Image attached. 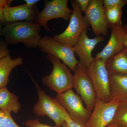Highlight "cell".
Instances as JSON below:
<instances>
[{"mask_svg":"<svg viewBox=\"0 0 127 127\" xmlns=\"http://www.w3.org/2000/svg\"><path fill=\"white\" fill-rule=\"evenodd\" d=\"M41 27L35 22L21 21L8 23L3 28L2 36L7 44L22 43L27 48L38 47L41 39Z\"/></svg>","mask_w":127,"mask_h":127,"instance_id":"cell-1","label":"cell"},{"mask_svg":"<svg viewBox=\"0 0 127 127\" xmlns=\"http://www.w3.org/2000/svg\"><path fill=\"white\" fill-rule=\"evenodd\" d=\"M46 58L52 64L53 70L51 74L42 78L43 84L57 94L72 89L73 75L70 68L55 56L48 55Z\"/></svg>","mask_w":127,"mask_h":127,"instance_id":"cell-2","label":"cell"},{"mask_svg":"<svg viewBox=\"0 0 127 127\" xmlns=\"http://www.w3.org/2000/svg\"><path fill=\"white\" fill-rule=\"evenodd\" d=\"M37 89L38 100L33 106V112L38 117L48 116L53 120L57 127H63L66 122V110L56 98L47 95L32 78Z\"/></svg>","mask_w":127,"mask_h":127,"instance_id":"cell-3","label":"cell"},{"mask_svg":"<svg viewBox=\"0 0 127 127\" xmlns=\"http://www.w3.org/2000/svg\"><path fill=\"white\" fill-rule=\"evenodd\" d=\"M73 12L70 22L66 30L61 34L56 35L52 38L58 42L73 47L76 44L82 32L88 30L89 24L79 5L75 0H70Z\"/></svg>","mask_w":127,"mask_h":127,"instance_id":"cell-4","label":"cell"},{"mask_svg":"<svg viewBox=\"0 0 127 127\" xmlns=\"http://www.w3.org/2000/svg\"><path fill=\"white\" fill-rule=\"evenodd\" d=\"M87 70L93 83L97 98L104 102L112 101L109 73L105 63L101 59L95 57Z\"/></svg>","mask_w":127,"mask_h":127,"instance_id":"cell-5","label":"cell"},{"mask_svg":"<svg viewBox=\"0 0 127 127\" xmlns=\"http://www.w3.org/2000/svg\"><path fill=\"white\" fill-rule=\"evenodd\" d=\"M65 109L71 119L80 125L85 126L92 112L84 106L82 100L72 89L58 94L56 98Z\"/></svg>","mask_w":127,"mask_h":127,"instance_id":"cell-6","label":"cell"},{"mask_svg":"<svg viewBox=\"0 0 127 127\" xmlns=\"http://www.w3.org/2000/svg\"><path fill=\"white\" fill-rule=\"evenodd\" d=\"M74 72L73 88L75 89L78 95H80L87 108L93 111L97 96L87 70L78 63L75 67Z\"/></svg>","mask_w":127,"mask_h":127,"instance_id":"cell-7","label":"cell"},{"mask_svg":"<svg viewBox=\"0 0 127 127\" xmlns=\"http://www.w3.org/2000/svg\"><path fill=\"white\" fill-rule=\"evenodd\" d=\"M38 47L42 52L55 56L61 60L72 70L74 71L79 63L75 57L73 47L61 44L48 36L41 38Z\"/></svg>","mask_w":127,"mask_h":127,"instance_id":"cell-8","label":"cell"},{"mask_svg":"<svg viewBox=\"0 0 127 127\" xmlns=\"http://www.w3.org/2000/svg\"><path fill=\"white\" fill-rule=\"evenodd\" d=\"M68 2L67 0L45 1L44 8L39 12L35 22L46 31L51 32L48 26L49 21L59 18L66 21L70 20L73 10L68 7Z\"/></svg>","mask_w":127,"mask_h":127,"instance_id":"cell-9","label":"cell"},{"mask_svg":"<svg viewBox=\"0 0 127 127\" xmlns=\"http://www.w3.org/2000/svg\"><path fill=\"white\" fill-rule=\"evenodd\" d=\"M119 104L118 100L106 103L97 98L93 112L84 127H107L113 120Z\"/></svg>","mask_w":127,"mask_h":127,"instance_id":"cell-10","label":"cell"},{"mask_svg":"<svg viewBox=\"0 0 127 127\" xmlns=\"http://www.w3.org/2000/svg\"><path fill=\"white\" fill-rule=\"evenodd\" d=\"M85 17L96 36H107L109 28L105 16L103 0H91Z\"/></svg>","mask_w":127,"mask_h":127,"instance_id":"cell-11","label":"cell"},{"mask_svg":"<svg viewBox=\"0 0 127 127\" xmlns=\"http://www.w3.org/2000/svg\"><path fill=\"white\" fill-rule=\"evenodd\" d=\"M103 36L89 38L87 30L82 32L76 44L73 47L75 53L79 58V63L86 69H88L94 59L92 52L98 43L104 41Z\"/></svg>","mask_w":127,"mask_h":127,"instance_id":"cell-12","label":"cell"},{"mask_svg":"<svg viewBox=\"0 0 127 127\" xmlns=\"http://www.w3.org/2000/svg\"><path fill=\"white\" fill-rule=\"evenodd\" d=\"M2 10L5 20L7 23L21 21L35 22L39 12L36 4L30 6L26 3L9 6Z\"/></svg>","mask_w":127,"mask_h":127,"instance_id":"cell-13","label":"cell"},{"mask_svg":"<svg viewBox=\"0 0 127 127\" xmlns=\"http://www.w3.org/2000/svg\"><path fill=\"white\" fill-rule=\"evenodd\" d=\"M110 29L111 36L108 42L101 51L97 53L95 57L101 59L105 63L121 51L125 46L123 36V26Z\"/></svg>","mask_w":127,"mask_h":127,"instance_id":"cell-14","label":"cell"},{"mask_svg":"<svg viewBox=\"0 0 127 127\" xmlns=\"http://www.w3.org/2000/svg\"><path fill=\"white\" fill-rule=\"evenodd\" d=\"M108 73L112 100H127V73Z\"/></svg>","mask_w":127,"mask_h":127,"instance_id":"cell-15","label":"cell"},{"mask_svg":"<svg viewBox=\"0 0 127 127\" xmlns=\"http://www.w3.org/2000/svg\"><path fill=\"white\" fill-rule=\"evenodd\" d=\"M23 62L22 58L18 57L14 59L10 55L0 60V89L6 88L12 71L15 67L22 65Z\"/></svg>","mask_w":127,"mask_h":127,"instance_id":"cell-16","label":"cell"},{"mask_svg":"<svg viewBox=\"0 0 127 127\" xmlns=\"http://www.w3.org/2000/svg\"><path fill=\"white\" fill-rule=\"evenodd\" d=\"M21 105L18 97L5 88L0 89V109L9 113H18L21 110Z\"/></svg>","mask_w":127,"mask_h":127,"instance_id":"cell-17","label":"cell"},{"mask_svg":"<svg viewBox=\"0 0 127 127\" xmlns=\"http://www.w3.org/2000/svg\"><path fill=\"white\" fill-rule=\"evenodd\" d=\"M108 73H127V47L105 63Z\"/></svg>","mask_w":127,"mask_h":127,"instance_id":"cell-18","label":"cell"},{"mask_svg":"<svg viewBox=\"0 0 127 127\" xmlns=\"http://www.w3.org/2000/svg\"><path fill=\"white\" fill-rule=\"evenodd\" d=\"M106 20L109 28L121 27L123 26L122 21V7H104Z\"/></svg>","mask_w":127,"mask_h":127,"instance_id":"cell-19","label":"cell"},{"mask_svg":"<svg viewBox=\"0 0 127 127\" xmlns=\"http://www.w3.org/2000/svg\"><path fill=\"white\" fill-rule=\"evenodd\" d=\"M112 123L118 127H127V100L119 102Z\"/></svg>","mask_w":127,"mask_h":127,"instance_id":"cell-20","label":"cell"},{"mask_svg":"<svg viewBox=\"0 0 127 127\" xmlns=\"http://www.w3.org/2000/svg\"><path fill=\"white\" fill-rule=\"evenodd\" d=\"M0 127H20L15 122L11 113L0 109Z\"/></svg>","mask_w":127,"mask_h":127,"instance_id":"cell-21","label":"cell"},{"mask_svg":"<svg viewBox=\"0 0 127 127\" xmlns=\"http://www.w3.org/2000/svg\"><path fill=\"white\" fill-rule=\"evenodd\" d=\"M104 7H123L127 4V0H103Z\"/></svg>","mask_w":127,"mask_h":127,"instance_id":"cell-22","label":"cell"},{"mask_svg":"<svg viewBox=\"0 0 127 127\" xmlns=\"http://www.w3.org/2000/svg\"><path fill=\"white\" fill-rule=\"evenodd\" d=\"M10 52L5 40L0 39V60L10 55Z\"/></svg>","mask_w":127,"mask_h":127,"instance_id":"cell-23","label":"cell"},{"mask_svg":"<svg viewBox=\"0 0 127 127\" xmlns=\"http://www.w3.org/2000/svg\"><path fill=\"white\" fill-rule=\"evenodd\" d=\"M25 125L28 127H52L41 123L38 119L34 120H28L25 123Z\"/></svg>","mask_w":127,"mask_h":127,"instance_id":"cell-24","label":"cell"},{"mask_svg":"<svg viewBox=\"0 0 127 127\" xmlns=\"http://www.w3.org/2000/svg\"><path fill=\"white\" fill-rule=\"evenodd\" d=\"M65 120L66 123L65 125H64L63 127H85L84 126H83L75 122L72 119H71L66 111L65 115Z\"/></svg>","mask_w":127,"mask_h":127,"instance_id":"cell-25","label":"cell"},{"mask_svg":"<svg viewBox=\"0 0 127 127\" xmlns=\"http://www.w3.org/2000/svg\"><path fill=\"white\" fill-rule=\"evenodd\" d=\"M76 1L83 12H85L86 11L91 1L90 0H76Z\"/></svg>","mask_w":127,"mask_h":127,"instance_id":"cell-26","label":"cell"},{"mask_svg":"<svg viewBox=\"0 0 127 127\" xmlns=\"http://www.w3.org/2000/svg\"><path fill=\"white\" fill-rule=\"evenodd\" d=\"M13 0H0V7L3 9L10 6Z\"/></svg>","mask_w":127,"mask_h":127,"instance_id":"cell-27","label":"cell"},{"mask_svg":"<svg viewBox=\"0 0 127 127\" xmlns=\"http://www.w3.org/2000/svg\"><path fill=\"white\" fill-rule=\"evenodd\" d=\"M0 22L5 26L7 24L5 20L3 14L2 9L0 7Z\"/></svg>","mask_w":127,"mask_h":127,"instance_id":"cell-28","label":"cell"},{"mask_svg":"<svg viewBox=\"0 0 127 127\" xmlns=\"http://www.w3.org/2000/svg\"><path fill=\"white\" fill-rule=\"evenodd\" d=\"M26 4L30 6H33L36 4L37 2L40 1L39 0H25Z\"/></svg>","mask_w":127,"mask_h":127,"instance_id":"cell-29","label":"cell"},{"mask_svg":"<svg viewBox=\"0 0 127 127\" xmlns=\"http://www.w3.org/2000/svg\"><path fill=\"white\" fill-rule=\"evenodd\" d=\"M123 36V40L124 46L127 47V32H125L124 30Z\"/></svg>","mask_w":127,"mask_h":127,"instance_id":"cell-30","label":"cell"},{"mask_svg":"<svg viewBox=\"0 0 127 127\" xmlns=\"http://www.w3.org/2000/svg\"><path fill=\"white\" fill-rule=\"evenodd\" d=\"M4 25L3 24L0 22V36H2V30L4 28Z\"/></svg>","mask_w":127,"mask_h":127,"instance_id":"cell-31","label":"cell"},{"mask_svg":"<svg viewBox=\"0 0 127 127\" xmlns=\"http://www.w3.org/2000/svg\"><path fill=\"white\" fill-rule=\"evenodd\" d=\"M107 127H118L116 125H115V124H113L112 123H111L109 124V125H108L107 126Z\"/></svg>","mask_w":127,"mask_h":127,"instance_id":"cell-32","label":"cell"},{"mask_svg":"<svg viewBox=\"0 0 127 127\" xmlns=\"http://www.w3.org/2000/svg\"><path fill=\"white\" fill-rule=\"evenodd\" d=\"M123 28L124 31L127 32V25L123 26Z\"/></svg>","mask_w":127,"mask_h":127,"instance_id":"cell-33","label":"cell"},{"mask_svg":"<svg viewBox=\"0 0 127 127\" xmlns=\"http://www.w3.org/2000/svg\"></svg>","mask_w":127,"mask_h":127,"instance_id":"cell-34","label":"cell"}]
</instances>
